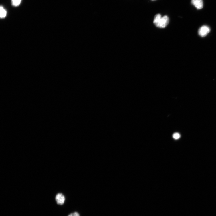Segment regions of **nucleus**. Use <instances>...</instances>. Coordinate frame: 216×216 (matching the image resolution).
Returning <instances> with one entry per match:
<instances>
[{
	"label": "nucleus",
	"mask_w": 216,
	"mask_h": 216,
	"mask_svg": "<svg viewBox=\"0 0 216 216\" xmlns=\"http://www.w3.org/2000/svg\"><path fill=\"white\" fill-rule=\"evenodd\" d=\"M169 21V18L167 16L162 17L161 15L158 14L154 17L153 23L156 27L163 28L168 25Z\"/></svg>",
	"instance_id": "1"
},
{
	"label": "nucleus",
	"mask_w": 216,
	"mask_h": 216,
	"mask_svg": "<svg viewBox=\"0 0 216 216\" xmlns=\"http://www.w3.org/2000/svg\"><path fill=\"white\" fill-rule=\"evenodd\" d=\"M210 29L207 26H203L201 27L199 30V34L202 37H204L210 31Z\"/></svg>",
	"instance_id": "2"
},
{
	"label": "nucleus",
	"mask_w": 216,
	"mask_h": 216,
	"mask_svg": "<svg viewBox=\"0 0 216 216\" xmlns=\"http://www.w3.org/2000/svg\"><path fill=\"white\" fill-rule=\"evenodd\" d=\"M55 201L57 204L60 205H63L65 202V196L63 194L59 193L55 196Z\"/></svg>",
	"instance_id": "3"
},
{
	"label": "nucleus",
	"mask_w": 216,
	"mask_h": 216,
	"mask_svg": "<svg viewBox=\"0 0 216 216\" xmlns=\"http://www.w3.org/2000/svg\"><path fill=\"white\" fill-rule=\"evenodd\" d=\"M191 3L197 9H202L203 7L202 0H192Z\"/></svg>",
	"instance_id": "4"
},
{
	"label": "nucleus",
	"mask_w": 216,
	"mask_h": 216,
	"mask_svg": "<svg viewBox=\"0 0 216 216\" xmlns=\"http://www.w3.org/2000/svg\"><path fill=\"white\" fill-rule=\"evenodd\" d=\"M7 14V11L3 7L1 6L0 8V17L1 18H5Z\"/></svg>",
	"instance_id": "5"
},
{
	"label": "nucleus",
	"mask_w": 216,
	"mask_h": 216,
	"mask_svg": "<svg viewBox=\"0 0 216 216\" xmlns=\"http://www.w3.org/2000/svg\"><path fill=\"white\" fill-rule=\"evenodd\" d=\"M21 0H11L12 5L17 7L19 6L21 2Z\"/></svg>",
	"instance_id": "6"
},
{
	"label": "nucleus",
	"mask_w": 216,
	"mask_h": 216,
	"mask_svg": "<svg viewBox=\"0 0 216 216\" xmlns=\"http://www.w3.org/2000/svg\"><path fill=\"white\" fill-rule=\"evenodd\" d=\"M181 136L178 133H175L173 135V138L175 139H178L180 138Z\"/></svg>",
	"instance_id": "7"
},
{
	"label": "nucleus",
	"mask_w": 216,
	"mask_h": 216,
	"mask_svg": "<svg viewBox=\"0 0 216 216\" xmlns=\"http://www.w3.org/2000/svg\"><path fill=\"white\" fill-rule=\"evenodd\" d=\"M68 216H80V215L78 212H75L70 214Z\"/></svg>",
	"instance_id": "8"
},
{
	"label": "nucleus",
	"mask_w": 216,
	"mask_h": 216,
	"mask_svg": "<svg viewBox=\"0 0 216 216\" xmlns=\"http://www.w3.org/2000/svg\"><path fill=\"white\" fill-rule=\"evenodd\" d=\"M152 1H155V0H152Z\"/></svg>",
	"instance_id": "9"
}]
</instances>
